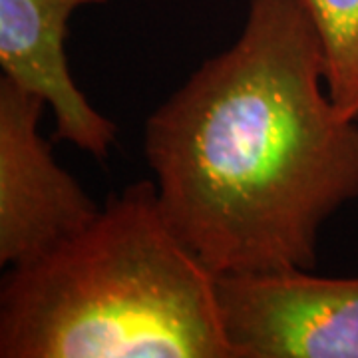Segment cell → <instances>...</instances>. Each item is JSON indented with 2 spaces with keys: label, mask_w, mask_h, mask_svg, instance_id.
<instances>
[{
  "label": "cell",
  "mask_w": 358,
  "mask_h": 358,
  "mask_svg": "<svg viewBox=\"0 0 358 358\" xmlns=\"http://www.w3.org/2000/svg\"><path fill=\"white\" fill-rule=\"evenodd\" d=\"M162 211L213 275L315 268L358 197V120L329 94L305 0H249L237 40L145 122Z\"/></svg>",
  "instance_id": "1"
},
{
  "label": "cell",
  "mask_w": 358,
  "mask_h": 358,
  "mask_svg": "<svg viewBox=\"0 0 358 358\" xmlns=\"http://www.w3.org/2000/svg\"><path fill=\"white\" fill-rule=\"evenodd\" d=\"M0 358H231L217 275L169 225L155 183L110 195L74 237L8 268Z\"/></svg>",
  "instance_id": "2"
},
{
  "label": "cell",
  "mask_w": 358,
  "mask_h": 358,
  "mask_svg": "<svg viewBox=\"0 0 358 358\" xmlns=\"http://www.w3.org/2000/svg\"><path fill=\"white\" fill-rule=\"evenodd\" d=\"M217 301L231 358H358V277L217 275Z\"/></svg>",
  "instance_id": "3"
},
{
  "label": "cell",
  "mask_w": 358,
  "mask_h": 358,
  "mask_svg": "<svg viewBox=\"0 0 358 358\" xmlns=\"http://www.w3.org/2000/svg\"><path fill=\"white\" fill-rule=\"evenodd\" d=\"M46 103L0 78V265L46 255L98 215L78 179L40 134Z\"/></svg>",
  "instance_id": "4"
},
{
  "label": "cell",
  "mask_w": 358,
  "mask_h": 358,
  "mask_svg": "<svg viewBox=\"0 0 358 358\" xmlns=\"http://www.w3.org/2000/svg\"><path fill=\"white\" fill-rule=\"evenodd\" d=\"M108 0H0V68L18 88L50 108L54 138L98 162L115 145L117 126L78 88L64 40L72 14Z\"/></svg>",
  "instance_id": "5"
},
{
  "label": "cell",
  "mask_w": 358,
  "mask_h": 358,
  "mask_svg": "<svg viewBox=\"0 0 358 358\" xmlns=\"http://www.w3.org/2000/svg\"><path fill=\"white\" fill-rule=\"evenodd\" d=\"M324 58L329 94L358 120V0H305Z\"/></svg>",
  "instance_id": "6"
}]
</instances>
